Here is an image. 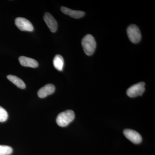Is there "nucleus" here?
Listing matches in <instances>:
<instances>
[{"label":"nucleus","mask_w":155,"mask_h":155,"mask_svg":"<svg viewBox=\"0 0 155 155\" xmlns=\"http://www.w3.org/2000/svg\"><path fill=\"white\" fill-rule=\"evenodd\" d=\"M81 45L84 53L87 55H91L94 52L96 48V42L91 35L87 34L84 37L81 41Z\"/></svg>","instance_id":"obj_1"},{"label":"nucleus","mask_w":155,"mask_h":155,"mask_svg":"<svg viewBox=\"0 0 155 155\" xmlns=\"http://www.w3.org/2000/svg\"><path fill=\"white\" fill-rule=\"evenodd\" d=\"M74 111L67 110L60 113L56 119V122L59 126L64 127L67 126L75 119Z\"/></svg>","instance_id":"obj_2"},{"label":"nucleus","mask_w":155,"mask_h":155,"mask_svg":"<svg viewBox=\"0 0 155 155\" xmlns=\"http://www.w3.org/2000/svg\"><path fill=\"white\" fill-rule=\"evenodd\" d=\"M127 32L128 38L132 43L136 44L140 41L141 35L137 25L134 24L129 25L127 27Z\"/></svg>","instance_id":"obj_3"},{"label":"nucleus","mask_w":155,"mask_h":155,"mask_svg":"<svg viewBox=\"0 0 155 155\" xmlns=\"http://www.w3.org/2000/svg\"><path fill=\"white\" fill-rule=\"evenodd\" d=\"M145 84L144 82H140L130 87L127 91V96L130 97H134L138 96H141L145 89Z\"/></svg>","instance_id":"obj_4"},{"label":"nucleus","mask_w":155,"mask_h":155,"mask_svg":"<svg viewBox=\"0 0 155 155\" xmlns=\"http://www.w3.org/2000/svg\"><path fill=\"white\" fill-rule=\"evenodd\" d=\"M15 25L21 31H32L34 30L33 25L31 22L23 17H17L15 20Z\"/></svg>","instance_id":"obj_5"},{"label":"nucleus","mask_w":155,"mask_h":155,"mask_svg":"<svg viewBox=\"0 0 155 155\" xmlns=\"http://www.w3.org/2000/svg\"><path fill=\"white\" fill-rule=\"evenodd\" d=\"M125 137L135 144L140 143L142 140L141 135L135 130L126 129L123 131Z\"/></svg>","instance_id":"obj_6"},{"label":"nucleus","mask_w":155,"mask_h":155,"mask_svg":"<svg viewBox=\"0 0 155 155\" xmlns=\"http://www.w3.org/2000/svg\"><path fill=\"white\" fill-rule=\"evenodd\" d=\"M44 20L52 32H55L58 29V22L50 13L46 12L44 16Z\"/></svg>","instance_id":"obj_7"},{"label":"nucleus","mask_w":155,"mask_h":155,"mask_svg":"<svg viewBox=\"0 0 155 155\" xmlns=\"http://www.w3.org/2000/svg\"><path fill=\"white\" fill-rule=\"evenodd\" d=\"M55 91V87L54 84H48L40 89L38 92V95L40 98H43L48 96L52 94Z\"/></svg>","instance_id":"obj_8"},{"label":"nucleus","mask_w":155,"mask_h":155,"mask_svg":"<svg viewBox=\"0 0 155 155\" xmlns=\"http://www.w3.org/2000/svg\"><path fill=\"white\" fill-rule=\"evenodd\" d=\"M19 61L20 64L23 67L35 68L38 66V62L36 60L28 57L20 56Z\"/></svg>","instance_id":"obj_9"},{"label":"nucleus","mask_w":155,"mask_h":155,"mask_svg":"<svg viewBox=\"0 0 155 155\" xmlns=\"http://www.w3.org/2000/svg\"><path fill=\"white\" fill-rule=\"evenodd\" d=\"M61 11L64 14L75 19L81 18L85 15V13L83 11H74L65 7H61Z\"/></svg>","instance_id":"obj_10"},{"label":"nucleus","mask_w":155,"mask_h":155,"mask_svg":"<svg viewBox=\"0 0 155 155\" xmlns=\"http://www.w3.org/2000/svg\"><path fill=\"white\" fill-rule=\"evenodd\" d=\"M53 65L58 71H62L64 69V61L63 57L61 55H56L53 60Z\"/></svg>","instance_id":"obj_11"},{"label":"nucleus","mask_w":155,"mask_h":155,"mask_svg":"<svg viewBox=\"0 0 155 155\" xmlns=\"http://www.w3.org/2000/svg\"><path fill=\"white\" fill-rule=\"evenodd\" d=\"M8 79L11 82L14 83L17 87L19 88L24 89L25 88V84L24 81L19 77L14 75H9L7 76Z\"/></svg>","instance_id":"obj_12"},{"label":"nucleus","mask_w":155,"mask_h":155,"mask_svg":"<svg viewBox=\"0 0 155 155\" xmlns=\"http://www.w3.org/2000/svg\"><path fill=\"white\" fill-rule=\"evenodd\" d=\"M13 152L11 147L6 145H0V155H10Z\"/></svg>","instance_id":"obj_13"},{"label":"nucleus","mask_w":155,"mask_h":155,"mask_svg":"<svg viewBox=\"0 0 155 155\" xmlns=\"http://www.w3.org/2000/svg\"><path fill=\"white\" fill-rule=\"evenodd\" d=\"M8 118V114L4 108L0 106V122H5Z\"/></svg>","instance_id":"obj_14"}]
</instances>
